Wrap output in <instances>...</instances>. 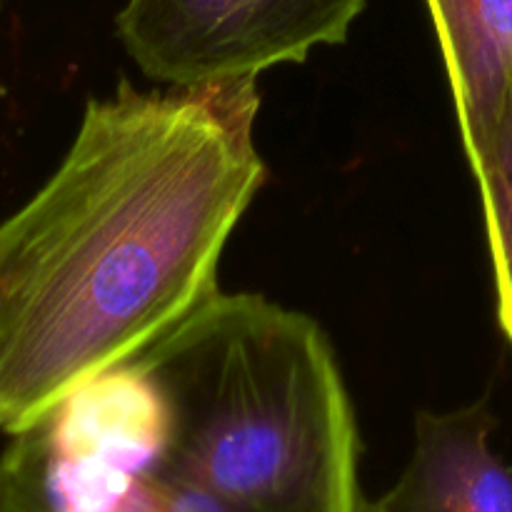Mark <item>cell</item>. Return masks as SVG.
<instances>
[{"mask_svg": "<svg viewBox=\"0 0 512 512\" xmlns=\"http://www.w3.org/2000/svg\"><path fill=\"white\" fill-rule=\"evenodd\" d=\"M258 78L88 100L43 188L0 223V430L130 365L218 295L230 233L268 178Z\"/></svg>", "mask_w": 512, "mask_h": 512, "instance_id": "6da1fadb", "label": "cell"}, {"mask_svg": "<svg viewBox=\"0 0 512 512\" xmlns=\"http://www.w3.org/2000/svg\"><path fill=\"white\" fill-rule=\"evenodd\" d=\"M170 413L155 470L230 512H360V433L330 340L263 295H213L140 355Z\"/></svg>", "mask_w": 512, "mask_h": 512, "instance_id": "7a4b0ae2", "label": "cell"}, {"mask_svg": "<svg viewBox=\"0 0 512 512\" xmlns=\"http://www.w3.org/2000/svg\"><path fill=\"white\" fill-rule=\"evenodd\" d=\"M365 0H128L115 18L125 53L170 88L258 78L340 45Z\"/></svg>", "mask_w": 512, "mask_h": 512, "instance_id": "3957f363", "label": "cell"}, {"mask_svg": "<svg viewBox=\"0 0 512 512\" xmlns=\"http://www.w3.org/2000/svg\"><path fill=\"white\" fill-rule=\"evenodd\" d=\"M488 403L420 413L408 465L360 512H512V468L493 448Z\"/></svg>", "mask_w": 512, "mask_h": 512, "instance_id": "277c9868", "label": "cell"}, {"mask_svg": "<svg viewBox=\"0 0 512 512\" xmlns=\"http://www.w3.org/2000/svg\"><path fill=\"white\" fill-rule=\"evenodd\" d=\"M33 433L50 453L148 475L163 460L170 413L140 365H120L85 380Z\"/></svg>", "mask_w": 512, "mask_h": 512, "instance_id": "5b68a950", "label": "cell"}, {"mask_svg": "<svg viewBox=\"0 0 512 512\" xmlns=\"http://www.w3.org/2000/svg\"><path fill=\"white\" fill-rule=\"evenodd\" d=\"M453 90L460 138L473 133L512 80V0H425Z\"/></svg>", "mask_w": 512, "mask_h": 512, "instance_id": "8992f818", "label": "cell"}, {"mask_svg": "<svg viewBox=\"0 0 512 512\" xmlns=\"http://www.w3.org/2000/svg\"><path fill=\"white\" fill-rule=\"evenodd\" d=\"M463 145L483 203L498 323L512 348V80Z\"/></svg>", "mask_w": 512, "mask_h": 512, "instance_id": "52a82bcc", "label": "cell"}, {"mask_svg": "<svg viewBox=\"0 0 512 512\" xmlns=\"http://www.w3.org/2000/svg\"><path fill=\"white\" fill-rule=\"evenodd\" d=\"M0 3H3V0H0Z\"/></svg>", "mask_w": 512, "mask_h": 512, "instance_id": "ba28073f", "label": "cell"}]
</instances>
